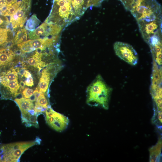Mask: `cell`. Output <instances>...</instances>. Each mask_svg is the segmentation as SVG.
<instances>
[{
  "label": "cell",
  "mask_w": 162,
  "mask_h": 162,
  "mask_svg": "<svg viewBox=\"0 0 162 162\" xmlns=\"http://www.w3.org/2000/svg\"><path fill=\"white\" fill-rule=\"evenodd\" d=\"M112 91V88L99 74L87 88L86 103L91 106H99L108 109Z\"/></svg>",
  "instance_id": "6da1fadb"
},
{
  "label": "cell",
  "mask_w": 162,
  "mask_h": 162,
  "mask_svg": "<svg viewBox=\"0 0 162 162\" xmlns=\"http://www.w3.org/2000/svg\"><path fill=\"white\" fill-rule=\"evenodd\" d=\"M79 19L71 0H54L50 13L45 21L64 28Z\"/></svg>",
  "instance_id": "7a4b0ae2"
},
{
  "label": "cell",
  "mask_w": 162,
  "mask_h": 162,
  "mask_svg": "<svg viewBox=\"0 0 162 162\" xmlns=\"http://www.w3.org/2000/svg\"><path fill=\"white\" fill-rule=\"evenodd\" d=\"M137 22L162 20V8L157 0H134L129 10Z\"/></svg>",
  "instance_id": "3957f363"
},
{
  "label": "cell",
  "mask_w": 162,
  "mask_h": 162,
  "mask_svg": "<svg viewBox=\"0 0 162 162\" xmlns=\"http://www.w3.org/2000/svg\"><path fill=\"white\" fill-rule=\"evenodd\" d=\"M59 35L51 37L30 40L17 45L24 52H30L35 50L42 51L53 47L59 40Z\"/></svg>",
  "instance_id": "277c9868"
},
{
  "label": "cell",
  "mask_w": 162,
  "mask_h": 162,
  "mask_svg": "<svg viewBox=\"0 0 162 162\" xmlns=\"http://www.w3.org/2000/svg\"><path fill=\"white\" fill-rule=\"evenodd\" d=\"M113 49L116 55L128 64L134 66L138 63V54L130 45L120 41H117L113 44Z\"/></svg>",
  "instance_id": "5b68a950"
},
{
  "label": "cell",
  "mask_w": 162,
  "mask_h": 162,
  "mask_svg": "<svg viewBox=\"0 0 162 162\" xmlns=\"http://www.w3.org/2000/svg\"><path fill=\"white\" fill-rule=\"evenodd\" d=\"M45 113L47 124L55 130L61 132L68 127L69 120L66 116L56 112L50 106L47 109Z\"/></svg>",
  "instance_id": "8992f818"
},
{
  "label": "cell",
  "mask_w": 162,
  "mask_h": 162,
  "mask_svg": "<svg viewBox=\"0 0 162 162\" xmlns=\"http://www.w3.org/2000/svg\"><path fill=\"white\" fill-rule=\"evenodd\" d=\"M63 28L57 25L44 22L33 31L28 37L30 40L51 37L59 34Z\"/></svg>",
  "instance_id": "52a82bcc"
},
{
  "label": "cell",
  "mask_w": 162,
  "mask_h": 162,
  "mask_svg": "<svg viewBox=\"0 0 162 162\" xmlns=\"http://www.w3.org/2000/svg\"><path fill=\"white\" fill-rule=\"evenodd\" d=\"M31 2L32 0H24L17 10L10 16V22L14 31L23 26L30 12Z\"/></svg>",
  "instance_id": "ba28073f"
},
{
  "label": "cell",
  "mask_w": 162,
  "mask_h": 162,
  "mask_svg": "<svg viewBox=\"0 0 162 162\" xmlns=\"http://www.w3.org/2000/svg\"><path fill=\"white\" fill-rule=\"evenodd\" d=\"M162 21L161 20L137 22L142 37L147 43L154 36H162Z\"/></svg>",
  "instance_id": "9c48e42d"
},
{
  "label": "cell",
  "mask_w": 162,
  "mask_h": 162,
  "mask_svg": "<svg viewBox=\"0 0 162 162\" xmlns=\"http://www.w3.org/2000/svg\"><path fill=\"white\" fill-rule=\"evenodd\" d=\"M15 56V53L10 47H0V69L10 64Z\"/></svg>",
  "instance_id": "30bf717a"
},
{
  "label": "cell",
  "mask_w": 162,
  "mask_h": 162,
  "mask_svg": "<svg viewBox=\"0 0 162 162\" xmlns=\"http://www.w3.org/2000/svg\"><path fill=\"white\" fill-rule=\"evenodd\" d=\"M39 115L36 113L34 109L29 110L21 113V119L22 122L24 123L26 126L39 127L38 117Z\"/></svg>",
  "instance_id": "8fae6325"
},
{
  "label": "cell",
  "mask_w": 162,
  "mask_h": 162,
  "mask_svg": "<svg viewBox=\"0 0 162 162\" xmlns=\"http://www.w3.org/2000/svg\"><path fill=\"white\" fill-rule=\"evenodd\" d=\"M43 56L42 51L36 50L34 53L26 59V63L29 66L36 67L40 70L47 65L45 62L42 61Z\"/></svg>",
  "instance_id": "7c38bea8"
},
{
  "label": "cell",
  "mask_w": 162,
  "mask_h": 162,
  "mask_svg": "<svg viewBox=\"0 0 162 162\" xmlns=\"http://www.w3.org/2000/svg\"><path fill=\"white\" fill-rule=\"evenodd\" d=\"M51 73L49 68L44 69L41 73L37 89L40 92L45 93L50 81Z\"/></svg>",
  "instance_id": "4fadbf2b"
},
{
  "label": "cell",
  "mask_w": 162,
  "mask_h": 162,
  "mask_svg": "<svg viewBox=\"0 0 162 162\" xmlns=\"http://www.w3.org/2000/svg\"><path fill=\"white\" fill-rule=\"evenodd\" d=\"M14 100L18 105L21 113L34 109V106L33 101L30 99L16 98Z\"/></svg>",
  "instance_id": "5bb4252c"
},
{
  "label": "cell",
  "mask_w": 162,
  "mask_h": 162,
  "mask_svg": "<svg viewBox=\"0 0 162 162\" xmlns=\"http://www.w3.org/2000/svg\"><path fill=\"white\" fill-rule=\"evenodd\" d=\"M13 35V32L10 28L0 27V47L9 41Z\"/></svg>",
  "instance_id": "9a60e30c"
},
{
  "label": "cell",
  "mask_w": 162,
  "mask_h": 162,
  "mask_svg": "<svg viewBox=\"0 0 162 162\" xmlns=\"http://www.w3.org/2000/svg\"><path fill=\"white\" fill-rule=\"evenodd\" d=\"M28 32L25 28L19 30L15 35L12 42L13 44L18 45L27 40Z\"/></svg>",
  "instance_id": "2e32d148"
},
{
  "label": "cell",
  "mask_w": 162,
  "mask_h": 162,
  "mask_svg": "<svg viewBox=\"0 0 162 162\" xmlns=\"http://www.w3.org/2000/svg\"><path fill=\"white\" fill-rule=\"evenodd\" d=\"M40 22V20L34 14L27 21L25 28L28 30L32 31L34 30L37 27Z\"/></svg>",
  "instance_id": "e0dca14e"
},
{
  "label": "cell",
  "mask_w": 162,
  "mask_h": 162,
  "mask_svg": "<svg viewBox=\"0 0 162 162\" xmlns=\"http://www.w3.org/2000/svg\"><path fill=\"white\" fill-rule=\"evenodd\" d=\"M162 146L161 140L155 146L152 148L150 152V161L155 162L160 153Z\"/></svg>",
  "instance_id": "ac0fdd59"
},
{
  "label": "cell",
  "mask_w": 162,
  "mask_h": 162,
  "mask_svg": "<svg viewBox=\"0 0 162 162\" xmlns=\"http://www.w3.org/2000/svg\"><path fill=\"white\" fill-rule=\"evenodd\" d=\"M35 103L46 109L50 106L47 97L44 93H40L36 100Z\"/></svg>",
  "instance_id": "d6986e66"
},
{
  "label": "cell",
  "mask_w": 162,
  "mask_h": 162,
  "mask_svg": "<svg viewBox=\"0 0 162 162\" xmlns=\"http://www.w3.org/2000/svg\"><path fill=\"white\" fill-rule=\"evenodd\" d=\"M34 90L28 88H25L22 92L23 97L26 98H30L34 94Z\"/></svg>",
  "instance_id": "ffe728a7"
},
{
  "label": "cell",
  "mask_w": 162,
  "mask_h": 162,
  "mask_svg": "<svg viewBox=\"0 0 162 162\" xmlns=\"http://www.w3.org/2000/svg\"><path fill=\"white\" fill-rule=\"evenodd\" d=\"M10 23L7 17L2 15L0 16V27H5Z\"/></svg>",
  "instance_id": "44dd1931"
},
{
  "label": "cell",
  "mask_w": 162,
  "mask_h": 162,
  "mask_svg": "<svg viewBox=\"0 0 162 162\" xmlns=\"http://www.w3.org/2000/svg\"><path fill=\"white\" fill-rule=\"evenodd\" d=\"M24 82L25 85L29 86L32 87L34 85L33 79L32 76L27 78Z\"/></svg>",
  "instance_id": "7402d4cb"
},
{
  "label": "cell",
  "mask_w": 162,
  "mask_h": 162,
  "mask_svg": "<svg viewBox=\"0 0 162 162\" xmlns=\"http://www.w3.org/2000/svg\"><path fill=\"white\" fill-rule=\"evenodd\" d=\"M23 76L26 78H28L32 76L31 74L29 71L25 70L24 71L23 73Z\"/></svg>",
  "instance_id": "603a6c76"
},
{
  "label": "cell",
  "mask_w": 162,
  "mask_h": 162,
  "mask_svg": "<svg viewBox=\"0 0 162 162\" xmlns=\"http://www.w3.org/2000/svg\"><path fill=\"white\" fill-rule=\"evenodd\" d=\"M162 112L161 111H160L158 112V118L159 120L161 122H162Z\"/></svg>",
  "instance_id": "cb8c5ba5"
},
{
  "label": "cell",
  "mask_w": 162,
  "mask_h": 162,
  "mask_svg": "<svg viewBox=\"0 0 162 162\" xmlns=\"http://www.w3.org/2000/svg\"><path fill=\"white\" fill-rule=\"evenodd\" d=\"M20 86L22 87L23 88L24 86L25 85V84L24 82L21 81L20 83Z\"/></svg>",
  "instance_id": "d4e9b609"
}]
</instances>
